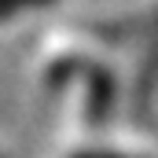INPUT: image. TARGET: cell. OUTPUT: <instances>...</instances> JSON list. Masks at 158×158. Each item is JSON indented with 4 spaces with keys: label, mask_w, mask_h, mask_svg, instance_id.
<instances>
[{
    "label": "cell",
    "mask_w": 158,
    "mask_h": 158,
    "mask_svg": "<svg viewBox=\"0 0 158 158\" xmlns=\"http://www.w3.org/2000/svg\"><path fill=\"white\" fill-rule=\"evenodd\" d=\"M52 0H0V19H11L19 11H33V7H44Z\"/></svg>",
    "instance_id": "cell-1"
},
{
    "label": "cell",
    "mask_w": 158,
    "mask_h": 158,
    "mask_svg": "<svg viewBox=\"0 0 158 158\" xmlns=\"http://www.w3.org/2000/svg\"><path fill=\"white\" fill-rule=\"evenodd\" d=\"M81 158H118V155H107V151H88V155H81Z\"/></svg>",
    "instance_id": "cell-2"
}]
</instances>
